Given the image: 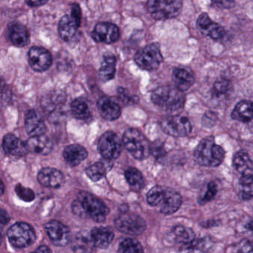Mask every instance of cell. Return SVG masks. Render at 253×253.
Returning <instances> with one entry per match:
<instances>
[{
	"label": "cell",
	"instance_id": "18",
	"mask_svg": "<svg viewBox=\"0 0 253 253\" xmlns=\"http://www.w3.org/2000/svg\"><path fill=\"white\" fill-rule=\"evenodd\" d=\"M38 179L42 186L50 188H59L64 182V176L61 171L54 168H44L38 173Z\"/></svg>",
	"mask_w": 253,
	"mask_h": 253
},
{
	"label": "cell",
	"instance_id": "9",
	"mask_svg": "<svg viewBox=\"0 0 253 253\" xmlns=\"http://www.w3.org/2000/svg\"><path fill=\"white\" fill-rule=\"evenodd\" d=\"M97 147L106 161H113L119 158L122 152V142L113 131H106L99 139Z\"/></svg>",
	"mask_w": 253,
	"mask_h": 253
},
{
	"label": "cell",
	"instance_id": "27",
	"mask_svg": "<svg viewBox=\"0 0 253 253\" xmlns=\"http://www.w3.org/2000/svg\"><path fill=\"white\" fill-rule=\"evenodd\" d=\"M10 39L15 46H26L30 41V35L26 26L22 24H14L10 29Z\"/></svg>",
	"mask_w": 253,
	"mask_h": 253
},
{
	"label": "cell",
	"instance_id": "34",
	"mask_svg": "<svg viewBox=\"0 0 253 253\" xmlns=\"http://www.w3.org/2000/svg\"><path fill=\"white\" fill-rule=\"evenodd\" d=\"M253 175L241 176L239 180V197L244 201L253 198Z\"/></svg>",
	"mask_w": 253,
	"mask_h": 253
},
{
	"label": "cell",
	"instance_id": "6",
	"mask_svg": "<svg viewBox=\"0 0 253 253\" xmlns=\"http://www.w3.org/2000/svg\"><path fill=\"white\" fill-rule=\"evenodd\" d=\"M163 58L160 45L157 42L149 44L139 50L134 56L136 64L143 70L152 72L159 68Z\"/></svg>",
	"mask_w": 253,
	"mask_h": 253
},
{
	"label": "cell",
	"instance_id": "38",
	"mask_svg": "<svg viewBox=\"0 0 253 253\" xmlns=\"http://www.w3.org/2000/svg\"><path fill=\"white\" fill-rule=\"evenodd\" d=\"M93 246L90 235L88 237L81 235L77 238L74 250L75 253H91Z\"/></svg>",
	"mask_w": 253,
	"mask_h": 253
},
{
	"label": "cell",
	"instance_id": "32",
	"mask_svg": "<svg viewBox=\"0 0 253 253\" xmlns=\"http://www.w3.org/2000/svg\"><path fill=\"white\" fill-rule=\"evenodd\" d=\"M71 109H72V114L77 119L87 120L91 115L88 104L84 99L78 98L74 100L71 106Z\"/></svg>",
	"mask_w": 253,
	"mask_h": 253
},
{
	"label": "cell",
	"instance_id": "11",
	"mask_svg": "<svg viewBox=\"0 0 253 253\" xmlns=\"http://www.w3.org/2000/svg\"><path fill=\"white\" fill-rule=\"evenodd\" d=\"M45 229L51 242L57 247H64L71 242L69 227L57 220H51L45 224Z\"/></svg>",
	"mask_w": 253,
	"mask_h": 253
},
{
	"label": "cell",
	"instance_id": "22",
	"mask_svg": "<svg viewBox=\"0 0 253 253\" xmlns=\"http://www.w3.org/2000/svg\"><path fill=\"white\" fill-rule=\"evenodd\" d=\"M26 143L28 152H33L37 155H48L53 149L52 142L44 134L31 137Z\"/></svg>",
	"mask_w": 253,
	"mask_h": 253
},
{
	"label": "cell",
	"instance_id": "36",
	"mask_svg": "<svg viewBox=\"0 0 253 253\" xmlns=\"http://www.w3.org/2000/svg\"><path fill=\"white\" fill-rule=\"evenodd\" d=\"M232 89V85L230 81L225 78H221L214 84L211 93L215 98L220 99L229 94Z\"/></svg>",
	"mask_w": 253,
	"mask_h": 253
},
{
	"label": "cell",
	"instance_id": "17",
	"mask_svg": "<svg viewBox=\"0 0 253 253\" xmlns=\"http://www.w3.org/2000/svg\"><path fill=\"white\" fill-rule=\"evenodd\" d=\"M25 128L31 137L43 135L46 126L41 115L35 110L27 112L25 119Z\"/></svg>",
	"mask_w": 253,
	"mask_h": 253
},
{
	"label": "cell",
	"instance_id": "45",
	"mask_svg": "<svg viewBox=\"0 0 253 253\" xmlns=\"http://www.w3.org/2000/svg\"><path fill=\"white\" fill-rule=\"evenodd\" d=\"M10 217L5 210L0 208V226H3L9 222Z\"/></svg>",
	"mask_w": 253,
	"mask_h": 253
},
{
	"label": "cell",
	"instance_id": "41",
	"mask_svg": "<svg viewBox=\"0 0 253 253\" xmlns=\"http://www.w3.org/2000/svg\"><path fill=\"white\" fill-rule=\"evenodd\" d=\"M16 190H17L18 196L22 199L25 200V201H30L35 198V194L30 189L23 187V186L19 185V186H17Z\"/></svg>",
	"mask_w": 253,
	"mask_h": 253
},
{
	"label": "cell",
	"instance_id": "35",
	"mask_svg": "<svg viewBox=\"0 0 253 253\" xmlns=\"http://www.w3.org/2000/svg\"><path fill=\"white\" fill-rule=\"evenodd\" d=\"M119 253H144L141 244L134 238H126L120 244Z\"/></svg>",
	"mask_w": 253,
	"mask_h": 253
},
{
	"label": "cell",
	"instance_id": "26",
	"mask_svg": "<svg viewBox=\"0 0 253 253\" xmlns=\"http://www.w3.org/2000/svg\"><path fill=\"white\" fill-rule=\"evenodd\" d=\"M234 168L241 176L253 175V162L247 152L240 151L234 155Z\"/></svg>",
	"mask_w": 253,
	"mask_h": 253
},
{
	"label": "cell",
	"instance_id": "16",
	"mask_svg": "<svg viewBox=\"0 0 253 253\" xmlns=\"http://www.w3.org/2000/svg\"><path fill=\"white\" fill-rule=\"evenodd\" d=\"M182 204L181 195L174 189L165 188L162 201L160 204V211L164 214L175 213Z\"/></svg>",
	"mask_w": 253,
	"mask_h": 253
},
{
	"label": "cell",
	"instance_id": "50",
	"mask_svg": "<svg viewBox=\"0 0 253 253\" xmlns=\"http://www.w3.org/2000/svg\"><path fill=\"white\" fill-rule=\"evenodd\" d=\"M2 234H1V232H0V244H1V243H2Z\"/></svg>",
	"mask_w": 253,
	"mask_h": 253
},
{
	"label": "cell",
	"instance_id": "19",
	"mask_svg": "<svg viewBox=\"0 0 253 253\" xmlns=\"http://www.w3.org/2000/svg\"><path fill=\"white\" fill-rule=\"evenodd\" d=\"M172 81L176 88L183 92L189 89L193 85L195 76L189 68L177 67L173 71Z\"/></svg>",
	"mask_w": 253,
	"mask_h": 253
},
{
	"label": "cell",
	"instance_id": "5",
	"mask_svg": "<svg viewBox=\"0 0 253 253\" xmlns=\"http://www.w3.org/2000/svg\"><path fill=\"white\" fill-rule=\"evenodd\" d=\"M183 2L179 0H150L146 8L155 20H166L174 18L180 14Z\"/></svg>",
	"mask_w": 253,
	"mask_h": 253
},
{
	"label": "cell",
	"instance_id": "30",
	"mask_svg": "<svg viewBox=\"0 0 253 253\" xmlns=\"http://www.w3.org/2000/svg\"><path fill=\"white\" fill-rule=\"evenodd\" d=\"M108 161H107V162ZM107 162H104V161L97 162L86 169L85 173H86L87 176L89 177L90 180L94 182H97L101 180L106 176L108 171L112 168L111 164Z\"/></svg>",
	"mask_w": 253,
	"mask_h": 253
},
{
	"label": "cell",
	"instance_id": "47",
	"mask_svg": "<svg viewBox=\"0 0 253 253\" xmlns=\"http://www.w3.org/2000/svg\"><path fill=\"white\" fill-rule=\"evenodd\" d=\"M7 92V85L5 81L2 78H0V95H4Z\"/></svg>",
	"mask_w": 253,
	"mask_h": 253
},
{
	"label": "cell",
	"instance_id": "21",
	"mask_svg": "<svg viewBox=\"0 0 253 253\" xmlns=\"http://www.w3.org/2000/svg\"><path fill=\"white\" fill-rule=\"evenodd\" d=\"M2 147L11 156L21 157L28 152L26 142L17 138L13 134H8L4 137Z\"/></svg>",
	"mask_w": 253,
	"mask_h": 253
},
{
	"label": "cell",
	"instance_id": "44",
	"mask_svg": "<svg viewBox=\"0 0 253 253\" xmlns=\"http://www.w3.org/2000/svg\"><path fill=\"white\" fill-rule=\"evenodd\" d=\"M235 2L233 1H214L212 2V6L217 7L218 8H221V9H226V8H232L235 5Z\"/></svg>",
	"mask_w": 253,
	"mask_h": 253
},
{
	"label": "cell",
	"instance_id": "3",
	"mask_svg": "<svg viewBox=\"0 0 253 253\" xmlns=\"http://www.w3.org/2000/svg\"><path fill=\"white\" fill-rule=\"evenodd\" d=\"M151 100L164 110L174 112L184 106L185 96L175 86L162 85L152 91Z\"/></svg>",
	"mask_w": 253,
	"mask_h": 253
},
{
	"label": "cell",
	"instance_id": "23",
	"mask_svg": "<svg viewBox=\"0 0 253 253\" xmlns=\"http://www.w3.org/2000/svg\"><path fill=\"white\" fill-rule=\"evenodd\" d=\"M78 24L70 15L64 16L59 23V34L60 38L66 42H72L78 36Z\"/></svg>",
	"mask_w": 253,
	"mask_h": 253
},
{
	"label": "cell",
	"instance_id": "1",
	"mask_svg": "<svg viewBox=\"0 0 253 253\" xmlns=\"http://www.w3.org/2000/svg\"><path fill=\"white\" fill-rule=\"evenodd\" d=\"M72 211L81 217H91L94 221H105L109 209L101 200L86 192H82L72 204Z\"/></svg>",
	"mask_w": 253,
	"mask_h": 253
},
{
	"label": "cell",
	"instance_id": "8",
	"mask_svg": "<svg viewBox=\"0 0 253 253\" xmlns=\"http://www.w3.org/2000/svg\"><path fill=\"white\" fill-rule=\"evenodd\" d=\"M10 243L17 248H25L34 244L36 233L32 226L26 223H15L8 231Z\"/></svg>",
	"mask_w": 253,
	"mask_h": 253
},
{
	"label": "cell",
	"instance_id": "33",
	"mask_svg": "<svg viewBox=\"0 0 253 253\" xmlns=\"http://www.w3.org/2000/svg\"><path fill=\"white\" fill-rule=\"evenodd\" d=\"M125 177L130 186L134 189H140L144 186L145 179L137 169L129 167L125 171Z\"/></svg>",
	"mask_w": 253,
	"mask_h": 253
},
{
	"label": "cell",
	"instance_id": "31",
	"mask_svg": "<svg viewBox=\"0 0 253 253\" xmlns=\"http://www.w3.org/2000/svg\"><path fill=\"white\" fill-rule=\"evenodd\" d=\"M175 241L180 246L189 244L195 239L194 231L191 228L186 227L182 225H177L172 229Z\"/></svg>",
	"mask_w": 253,
	"mask_h": 253
},
{
	"label": "cell",
	"instance_id": "2",
	"mask_svg": "<svg viewBox=\"0 0 253 253\" xmlns=\"http://www.w3.org/2000/svg\"><path fill=\"white\" fill-rule=\"evenodd\" d=\"M194 158L202 167H217L223 162L225 151L216 144L214 137L209 136L203 139L194 150Z\"/></svg>",
	"mask_w": 253,
	"mask_h": 253
},
{
	"label": "cell",
	"instance_id": "43",
	"mask_svg": "<svg viewBox=\"0 0 253 253\" xmlns=\"http://www.w3.org/2000/svg\"><path fill=\"white\" fill-rule=\"evenodd\" d=\"M204 126L211 127L214 126L216 122V117L213 112H208L204 115V119H203Z\"/></svg>",
	"mask_w": 253,
	"mask_h": 253
},
{
	"label": "cell",
	"instance_id": "37",
	"mask_svg": "<svg viewBox=\"0 0 253 253\" xmlns=\"http://www.w3.org/2000/svg\"><path fill=\"white\" fill-rule=\"evenodd\" d=\"M164 189L165 187L164 188L161 186H155L152 187L146 195V201L148 204L152 207H159L164 196Z\"/></svg>",
	"mask_w": 253,
	"mask_h": 253
},
{
	"label": "cell",
	"instance_id": "39",
	"mask_svg": "<svg viewBox=\"0 0 253 253\" xmlns=\"http://www.w3.org/2000/svg\"><path fill=\"white\" fill-rule=\"evenodd\" d=\"M217 193V185H216V183H214V182H210V183H209L208 187H207V190L206 191L204 197H203V198L199 201L200 204H201V205H204V204L210 202V201H211V200L215 197Z\"/></svg>",
	"mask_w": 253,
	"mask_h": 253
},
{
	"label": "cell",
	"instance_id": "4",
	"mask_svg": "<svg viewBox=\"0 0 253 253\" xmlns=\"http://www.w3.org/2000/svg\"><path fill=\"white\" fill-rule=\"evenodd\" d=\"M124 147L138 161H143L150 155V145L144 135L136 128L127 129L123 136Z\"/></svg>",
	"mask_w": 253,
	"mask_h": 253
},
{
	"label": "cell",
	"instance_id": "29",
	"mask_svg": "<svg viewBox=\"0 0 253 253\" xmlns=\"http://www.w3.org/2000/svg\"><path fill=\"white\" fill-rule=\"evenodd\" d=\"M115 72H116V58L114 55L106 56L99 69V78L103 82H108L115 78Z\"/></svg>",
	"mask_w": 253,
	"mask_h": 253
},
{
	"label": "cell",
	"instance_id": "15",
	"mask_svg": "<svg viewBox=\"0 0 253 253\" xmlns=\"http://www.w3.org/2000/svg\"><path fill=\"white\" fill-rule=\"evenodd\" d=\"M97 109L102 118L106 121H113L118 119L121 115L119 104L112 97L103 96L97 101Z\"/></svg>",
	"mask_w": 253,
	"mask_h": 253
},
{
	"label": "cell",
	"instance_id": "12",
	"mask_svg": "<svg viewBox=\"0 0 253 253\" xmlns=\"http://www.w3.org/2000/svg\"><path fill=\"white\" fill-rule=\"evenodd\" d=\"M119 37L118 26L110 23H98L91 32V38L94 41L103 43H113L119 39Z\"/></svg>",
	"mask_w": 253,
	"mask_h": 253
},
{
	"label": "cell",
	"instance_id": "20",
	"mask_svg": "<svg viewBox=\"0 0 253 253\" xmlns=\"http://www.w3.org/2000/svg\"><path fill=\"white\" fill-rule=\"evenodd\" d=\"M90 238L94 247L106 249L113 241L115 233L111 228L95 227L91 231Z\"/></svg>",
	"mask_w": 253,
	"mask_h": 253
},
{
	"label": "cell",
	"instance_id": "7",
	"mask_svg": "<svg viewBox=\"0 0 253 253\" xmlns=\"http://www.w3.org/2000/svg\"><path fill=\"white\" fill-rule=\"evenodd\" d=\"M114 223L118 231L131 236L141 235L146 228V221L141 216L127 211L121 212Z\"/></svg>",
	"mask_w": 253,
	"mask_h": 253
},
{
	"label": "cell",
	"instance_id": "28",
	"mask_svg": "<svg viewBox=\"0 0 253 253\" xmlns=\"http://www.w3.org/2000/svg\"><path fill=\"white\" fill-rule=\"evenodd\" d=\"M231 117L240 122H250L253 119V103L250 100L240 101L234 108Z\"/></svg>",
	"mask_w": 253,
	"mask_h": 253
},
{
	"label": "cell",
	"instance_id": "14",
	"mask_svg": "<svg viewBox=\"0 0 253 253\" xmlns=\"http://www.w3.org/2000/svg\"><path fill=\"white\" fill-rule=\"evenodd\" d=\"M197 27L202 35L213 40H220L225 36L224 29L213 22L206 13H203L198 17Z\"/></svg>",
	"mask_w": 253,
	"mask_h": 253
},
{
	"label": "cell",
	"instance_id": "25",
	"mask_svg": "<svg viewBox=\"0 0 253 253\" xmlns=\"http://www.w3.org/2000/svg\"><path fill=\"white\" fill-rule=\"evenodd\" d=\"M213 247V241L208 237L195 238L186 245L181 246L179 253H209Z\"/></svg>",
	"mask_w": 253,
	"mask_h": 253
},
{
	"label": "cell",
	"instance_id": "42",
	"mask_svg": "<svg viewBox=\"0 0 253 253\" xmlns=\"http://www.w3.org/2000/svg\"><path fill=\"white\" fill-rule=\"evenodd\" d=\"M70 16L78 24L81 26V10L78 4H73L72 5V12H71Z\"/></svg>",
	"mask_w": 253,
	"mask_h": 253
},
{
	"label": "cell",
	"instance_id": "46",
	"mask_svg": "<svg viewBox=\"0 0 253 253\" xmlns=\"http://www.w3.org/2000/svg\"><path fill=\"white\" fill-rule=\"evenodd\" d=\"M30 253H52L51 249L46 246H41L36 250Z\"/></svg>",
	"mask_w": 253,
	"mask_h": 253
},
{
	"label": "cell",
	"instance_id": "40",
	"mask_svg": "<svg viewBox=\"0 0 253 253\" xmlns=\"http://www.w3.org/2000/svg\"><path fill=\"white\" fill-rule=\"evenodd\" d=\"M152 154L158 161L164 159L167 155L164 145L161 142H155L152 146H150V155Z\"/></svg>",
	"mask_w": 253,
	"mask_h": 253
},
{
	"label": "cell",
	"instance_id": "13",
	"mask_svg": "<svg viewBox=\"0 0 253 253\" xmlns=\"http://www.w3.org/2000/svg\"><path fill=\"white\" fill-rule=\"evenodd\" d=\"M28 57L29 65L35 72H45L49 69L52 63L51 54L41 47H33L31 48Z\"/></svg>",
	"mask_w": 253,
	"mask_h": 253
},
{
	"label": "cell",
	"instance_id": "10",
	"mask_svg": "<svg viewBox=\"0 0 253 253\" xmlns=\"http://www.w3.org/2000/svg\"><path fill=\"white\" fill-rule=\"evenodd\" d=\"M164 132L172 137H186L192 131V125L189 119L180 115H173L164 118L161 123Z\"/></svg>",
	"mask_w": 253,
	"mask_h": 253
},
{
	"label": "cell",
	"instance_id": "24",
	"mask_svg": "<svg viewBox=\"0 0 253 253\" xmlns=\"http://www.w3.org/2000/svg\"><path fill=\"white\" fill-rule=\"evenodd\" d=\"M63 157L68 164L72 167H76L86 159L88 152L81 145L72 144L65 148Z\"/></svg>",
	"mask_w": 253,
	"mask_h": 253
},
{
	"label": "cell",
	"instance_id": "48",
	"mask_svg": "<svg viewBox=\"0 0 253 253\" xmlns=\"http://www.w3.org/2000/svg\"><path fill=\"white\" fill-rule=\"evenodd\" d=\"M26 3L32 7H39L46 4L47 1H29V2H26Z\"/></svg>",
	"mask_w": 253,
	"mask_h": 253
},
{
	"label": "cell",
	"instance_id": "49",
	"mask_svg": "<svg viewBox=\"0 0 253 253\" xmlns=\"http://www.w3.org/2000/svg\"><path fill=\"white\" fill-rule=\"evenodd\" d=\"M4 192H5V185L2 180L0 179V195H2Z\"/></svg>",
	"mask_w": 253,
	"mask_h": 253
}]
</instances>
